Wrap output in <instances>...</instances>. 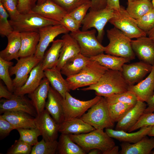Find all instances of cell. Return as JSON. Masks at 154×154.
I'll use <instances>...</instances> for the list:
<instances>
[{
	"mask_svg": "<svg viewBox=\"0 0 154 154\" xmlns=\"http://www.w3.org/2000/svg\"><path fill=\"white\" fill-rule=\"evenodd\" d=\"M105 98L108 104L121 102L135 105L138 100L134 93L129 90Z\"/></svg>",
	"mask_w": 154,
	"mask_h": 154,
	"instance_id": "cell-38",
	"label": "cell"
},
{
	"mask_svg": "<svg viewBox=\"0 0 154 154\" xmlns=\"http://www.w3.org/2000/svg\"><path fill=\"white\" fill-rule=\"evenodd\" d=\"M14 31L19 33L24 32H38L44 27L60 24L59 22L48 19L31 11L21 14L14 20H9Z\"/></svg>",
	"mask_w": 154,
	"mask_h": 154,
	"instance_id": "cell-6",
	"label": "cell"
},
{
	"mask_svg": "<svg viewBox=\"0 0 154 154\" xmlns=\"http://www.w3.org/2000/svg\"><path fill=\"white\" fill-rule=\"evenodd\" d=\"M152 65L142 61L124 64L121 71L124 78L129 86L141 81L151 71Z\"/></svg>",
	"mask_w": 154,
	"mask_h": 154,
	"instance_id": "cell-14",
	"label": "cell"
},
{
	"mask_svg": "<svg viewBox=\"0 0 154 154\" xmlns=\"http://www.w3.org/2000/svg\"><path fill=\"white\" fill-rule=\"evenodd\" d=\"M146 107L145 102L138 100L134 106L117 122L115 129L128 131L144 114Z\"/></svg>",
	"mask_w": 154,
	"mask_h": 154,
	"instance_id": "cell-19",
	"label": "cell"
},
{
	"mask_svg": "<svg viewBox=\"0 0 154 154\" xmlns=\"http://www.w3.org/2000/svg\"><path fill=\"white\" fill-rule=\"evenodd\" d=\"M46 0H35L37 5H39L44 2Z\"/></svg>",
	"mask_w": 154,
	"mask_h": 154,
	"instance_id": "cell-59",
	"label": "cell"
},
{
	"mask_svg": "<svg viewBox=\"0 0 154 154\" xmlns=\"http://www.w3.org/2000/svg\"><path fill=\"white\" fill-rule=\"evenodd\" d=\"M16 129L19 134L20 137L19 139L32 146L37 143L38 136L41 135L40 131L37 128H19Z\"/></svg>",
	"mask_w": 154,
	"mask_h": 154,
	"instance_id": "cell-39",
	"label": "cell"
},
{
	"mask_svg": "<svg viewBox=\"0 0 154 154\" xmlns=\"http://www.w3.org/2000/svg\"><path fill=\"white\" fill-rule=\"evenodd\" d=\"M80 118L96 129L113 128L115 125L109 113L107 102L103 97Z\"/></svg>",
	"mask_w": 154,
	"mask_h": 154,
	"instance_id": "cell-5",
	"label": "cell"
},
{
	"mask_svg": "<svg viewBox=\"0 0 154 154\" xmlns=\"http://www.w3.org/2000/svg\"><path fill=\"white\" fill-rule=\"evenodd\" d=\"M91 6V1L86 2L80 6L69 14L81 25L88 10Z\"/></svg>",
	"mask_w": 154,
	"mask_h": 154,
	"instance_id": "cell-46",
	"label": "cell"
},
{
	"mask_svg": "<svg viewBox=\"0 0 154 154\" xmlns=\"http://www.w3.org/2000/svg\"><path fill=\"white\" fill-rule=\"evenodd\" d=\"M69 14L82 4L91 0H51Z\"/></svg>",
	"mask_w": 154,
	"mask_h": 154,
	"instance_id": "cell-44",
	"label": "cell"
},
{
	"mask_svg": "<svg viewBox=\"0 0 154 154\" xmlns=\"http://www.w3.org/2000/svg\"><path fill=\"white\" fill-rule=\"evenodd\" d=\"M58 145L57 140L46 141L42 138L33 146L31 154H56Z\"/></svg>",
	"mask_w": 154,
	"mask_h": 154,
	"instance_id": "cell-37",
	"label": "cell"
},
{
	"mask_svg": "<svg viewBox=\"0 0 154 154\" xmlns=\"http://www.w3.org/2000/svg\"><path fill=\"white\" fill-rule=\"evenodd\" d=\"M41 61L32 70L24 84L15 90L13 92L15 94L24 96L27 94H30L39 86L42 79L45 76Z\"/></svg>",
	"mask_w": 154,
	"mask_h": 154,
	"instance_id": "cell-21",
	"label": "cell"
},
{
	"mask_svg": "<svg viewBox=\"0 0 154 154\" xmlns=\"http://www.w3.org/2000/svg\"><path fill=\"white\" fill-rule=\"evenodd\" d=\"M9 111L22 112L35 117L37 115L31 101L28 100L24 96L15 94L10 99L0 100V114Z\"/></svg>",
	"mask_w": 154,
	"mask_h": 154,
	"instance_id": "cell-15",
	"label": "cell"
},
{
	"mask_svg": "<svg viewBox=\"0 0 154 154\" xmlns=\"http://www.w3.org/2000/svg\"><path fill=\"white\" fill-rule=\"evenodd\" d=\"M154 125V113L143 114L138 121L127 132H132L145 126Z\"/></svg>",
	"mask_w": 154,
	"mask_h": 154,
	"instance_id": "cell-45",
	"label": "cell"
},
{
	"mask_svg": "<svg viewBox=\"0 0 154 154\" xmlns=\"http://www.w3.org/2000/svg\"><path fill=\"white\" fill-rule=\"evenodd\" d=\"M114 11V16L109 22L114 27L131 39L146 36L147 34L137 26L136 19L132 17L123 7L121 6L119 9Z\"/></svg>",
	"mask_w": 154,
	"mask_h": 154,
	"instance_id": "cell-8",
	"label": "cell"
},
{
	"mask_svg": "<svg viewBox=\"0 0 154 154\" xmlns=\"http://www.w3.org/2000/svg\"><path fill=\"white\" fill-rule=\"evenodd\" d=\"M107 0H91V6L89 10L98 11L106 8Z\"/></svg>",
	"mask_w": 154,
	"mask_h": 154,
	"instance_id": "cell-51",
	"label": "cell"
},
{
	"mask_svg": "<svg viewBox=\"0 0 154 154\" xmlns=\"http://www.w3.org/2000/svg\"><path fill=\"white\" fill-rule=\"evenodd\" d=\"M88 154H102V152L99 149H95L90 150L88 152Z\"/></svg>",
	"mask_w": 154,
	"mask_h": 154,
	"instance_id": "cell-56",
	"label": "cell"
},
{
	"mask_svg": "<svg viewBox=\"0 0 154 154\" xmlns=\"http://www.w3.org/2000/svg\"><path fill=\"white\" fill-rule=\"evenodd\" d=\"M8 43L6 47L0 52V57L7 61L19 59L21 41L20 33L13 31L7 37Z\"/></svg>",
	"mask_w": 154,
	"mask_h": 154,
	"instance_id": "cell-29",
	"label": "cell"
},
{
	"mask_svg": "<svg viewBox=\"0 0 154 154\" xmlns=\"http://www.w3.org/2000/svg\"><path fill=\"white\" fill-rule=\"evenodd\" d=\"M129 86L121 71L108 69L96 84L80 90H94L96 96L106 97L127 91Z\"/></svg>",
	"mask_w": 154,
	"mask_h": 154,
	"instance_id": "cell-1",
	"label": "cell"
},
{
	"mask_svg": "<svg viewBox=\"0 0 154 154\" xmlns=\"http://www.w3.org/2000/svg\"><path fill=\"white\" fill-rule=\"evenodd\" d=\"M9 16L2 3L0 2V34L2 37H7L14 31L8 19Z\"/></svg>",
	"mask_w": 154,
	"mask_h": 154,
	"instance_id": "cell-41",
	"label": "cell"
},
{
	"mask_svg": "<svg viewBox=\"0 0 154 154\" xmlns=\"http://www.w3.org/2000/svg\"><path fill=\"white\" fill-rule=\"evenodd\" d=\"M19 58L15 65L9 69L10 76L15 75L13 80L15 90L24 84L32 70L42 60L34 55Z\"/></svg>",
	"mask_w": 154,
	"mask_h": 154,
	"instance_id": "cell-11",
	"label": "cell"
},
{
	"mask_svg": "<svg viewBox=\"0 0 154 154\" xmlns=\"http://www.w3.org/2000/svg\"><path fill=\"white\" fill-rule=\"evenodd\" d=\"M87 153L74 142L68 134L61 133L58 141L56 154H86Z\"/></svg>",
	"mask_w": 154,
	"mask_h": 154,
	"instance_id": "cell-34",
	"label": "cell"
},
{
	"mask_svg": "<svg viewBox=\"0 0 154 154\" xmlns=\"http://www.w3.org/2000/svg\"><path fill=\"white\" fill-rule=\"evenodd\" d=\"M148 135L151 137H154V125L152 126V127L149 132Z\"/></svg>",
	"mask_w": 154,
	"mask_h": 154,
	"instance_id": "cell-58",
	"label": "cell"
},
{
	"mask_svg": "<svg viewBox=\"0 0 154 154\" xmlns=\"http://www.w3.org/2000/svg\"><path fill=\"white\" fill-rule=\"evenodd\" d=\"M69 32L60 24L46 26L40 28L38 31L39 40L34 56L42 60L46 50L54 39L60 34Z\"/></svg>",
	"mask_w": 154,
	"mask_h": 154,
	"instance_id": "cell-12",
	"label": "cell"
},
{
	"mask_svg": "<svg viewBox=\"0 0 154 154\" xmlns=\"http://www.w3.org/2000/svg\"><path fill=\"white\" fill-rule=\"evenodd\" d=\"M32 146L19 140H16L7 151V154H31Z\"/></svg>",
	"mask_w": 154,
	"mask_h": 154,
	"instance_id": "cell-43",
	"label": "cell"
},
{
	"mask_svg": "<svg viewBox=\"0 0 154 154\" xmlns=\"http://www.w3.org/2000/svg\"><path fill=\"white\" fill-rule=\"evenodd\" d=\"M95 29L90 30H80L70 33L76 40L80 48V53L86 57L92 56L104 53L105 47L98 40Z\"/></svg>",
	"mask_w": 154,
	"mask_h": 154,
	"instance_id": "cell-7",
	"label": "cell"
},
{
	"mask_svg": "<svg viewBox=\"0 0 154 154\" xmlns=\"http://www.w3.org/2000/svg\"><path fill=\"white\" fill-rule=\"evenodd\" d=\"M114 14V10L106 8L98 11L89 10L82 22V30L95 29L98 32L97 38L101 43L104 35V27Z\"/></svg>",
	"mask_w": 154,
	"mask_h": 154,
	"instance_id": "cell-9",
	"label": "cell"
},
{
	"mask_svg": "<svg viewBox=\"0 0 154 154\" xmlns=\"http://www.w3.org/2000/svg\"><path fill=\"white\" fill-rule=\"evenodd\" d=\"M63 42L62 39L54 40L52 42L51 47L41 61L44 70L46 69L56 68Z\"/></svg>",
	"mask_w": 154,
	"mask_h": 154,
	"instance_id": "cell-32",
	"label": "cell"
},
{
	"mask_svg": "<svg viewBox=\"0 0 154 154\" xmlns=\"http://www.w3.org/2000/svg\"><path fill=\"white\" fill-rule=\"evenodd\" d=\"M13 64V62L0 57V78L5 83L7 89L12 93H13L15 89L13 80L10 77L9 69Z\"/></svg>",
	"mask_w": 154,
	"mask_h": 154,
	"instance_id": "cell-40",
	"label": "cell"
},
{
	"mask_svg": "<svg viewBox=\"0 0 154 154\" xmlns=\"http://www.w3.org/2000/svg\"><path fill=\"white\" fill-rule=\"evenodd\" d=\"M15 96L14 93L10 92L3 86L2 84L0 83V98H4L6 99H10Z\"/></svg>",
	"mask_w": 154,
	"mask_h": 154,
	"instance_id": "cell-52",
	"label": "cell"
},
{
	"mask_svg": "<svg viewBox=\"0 0 154 154\" xmlns=\"http://www.w3.org/2000/svg\"><path fill=\"white\" fill-rule=\"evenodd\" d=\"M147 107L144 114L152 113L154 112V89L152 96L146 102Z\"/></svg>",
	"mask_w": 154,
	"mask_h": 154,
	"instance_id": "cell-53",
	"label": "cell"
},
{
	"mask_svg": "<svg viewBox=\"0 0 154 154\" xmlns=\"http://www.w3.org/2000/svg\"><path fill=\"white\" fill-rule=\"evenodd\" d=\"M108 69L97 62L91 60L86 66L80 73L67 77L66 79L70 90L94 84Z\"/></svg>",
	"mask_w": 154,
	"mask_h": 154,
	"instance_id": "cell-4",
	"label": "cell"
},
{
	"mask_svg": "<svg viewBox=\"0 0 154 154\" xmlns=\"http://www.w3.org/2000/svg\"><path fill=\"white\" fill-rule=\"evenodd\" d=\"M50 82L45 77L41 81L38 87L28 96L38 115L44 110L50 85Z\"/></svg>",
	"mask_w": 154,
	"mask_h": 154,
	"instance_id": "cell-26",
	"label": "cell"
},
{
	"mask_svg": "<svg viewBox=\"0 0 154 154\" xmlns=\"http://www.w3.org/2000/svg\"><path fill=\"white\" fill-rule=\"evenodd\" d=\"M109 43L105 47L106 54L126 58L129 60L135 58L131 46V39L115 27L107 31Z\"/></svg>",
	"mask_w": 154,
	"mask_h": 154,
	"instance_id": "cell-3",
	"label": "cell"
},
{
	"mask_svg": "<svg viewBox=\"0 0 154 154\" xmlns=\"http://www.w3.org/2000/svg\"><path fill=\"white\" fill-rule=\"evenodd\" d=\"M154 89V64L151 71L144 80L136 85L129 86L128 90L132 92L138 100L146 102L152 96Z\"/></svg>",
	"mask_w": 154,
	"mask_h": 154,
	"instance_id": "cell-22",
	"label": "cell"
},
{
	"mask_svg": "<svg viewBox=\"0 0 154 154\" xmlns=\"http://www.w3.org/2000/svg\"><path fill=\"white\" fill-rule=\"evenodd\" d=\"M151 1L152 4L153 8L154 9V0H151Z\"/></svg>",
	"mask_w": 154,
	"mask_h": 154,
	"instance_id": "cell-60",
	"label": "cell"
},
{
	"mask_svg": "<svg viewBox=\"0 0 154 154\" xmlns=\"http://www.w3.org/2000/svg\"><path fill=\"white\" fill-rule=\"evenodd\" d=\"M102 97L96 96L90 100L82 101L73 97L69 92H67L63 101L64 120L80 118L92 106L98 102Z\"/></svg>",
	"mask_w": 154,
	"mask_h": 154,
	"instance_id": "cell-10",
	"label": "cell"
},
{
	"mask_svg": "<svg viewBox=\"0 0 154 154\" xmlns=\"http://www.w3.org/2000/svg\"><path fill=\"white\" fill-rule=\"evenodd\" d=\"M60 23L71 33L75 32L79 30L81 25L68 14L62 19Z\"/></svg>",
	"mask_w": 154,
	"mask_h": 154,
	"instance_id": "cell-48",
	"label": "cell"
},
{
	"mask_svg": "<svg viewBox=\"0 0 154 154\" xmlns=\"http://www.w3.org/2000/svg\"><path fill=\"white\" fill-rule=\"evenodd\" d=\"M63 44L56 68L61 69L69 59L80 53V46L76 40L68 33L64 34L62 38Z\"/></svg>",
	"mask_w": 154,
	"mask_h": 154,
	"instance_id": "cell-20",
	"label": "cell"
},
{
	"mask_svg": "<svg viewBox=\"0 0 154 154\" xmlns=\"http://www.w3.org/2000/svg\"><path fill=\"white\" fill-rule=\"evenodd\" d=\"M68 135L70 139L86 153L97 149L101 151L102 154H105L115 146L112 138L102 129H95L86 133Z\"/></svg>",
	"mask_w": 154,
	"mask_h": 154,
	"instance_id": "cell-2",
	"label": "cell"
},
{
	"mask_svg": "<svg viewBox=\"0 0 154 154\" xmlns=\"http://www.w3.org/2000/svg\"><path fill=\"white\" fill-rule=\"evenodd\" d=\"M134 0H127L128 1V2H130L131 1H132Z\"/></svg>",
	"mask_w": 154,
	"mask_h": 154,
	"instance_id": "cell-61",
	"label": "cell"
},
{
	"mask_svg": "<svg viewBox=\"0 0 154 154\" xmlns=\"http://www.w3.org/2000/svg\"><path fill=\"white\" fill-rule=\"evenodd\" d=\"M3 0H0V2L2 3L3 2Z\"/></svg>",
	"mask_w": 154,
	"mask_h": 154,
	"instance_id": "cell-62",
	"label": "cell"
},
{
	"mask_svg": "<svg viewBox=\"0 0 154 154\" xmlns=\"http://www.w3.org/2000/svg\"><path fill=\"white\" fill-rule=\"evenodd\" d=\"M1 3L8 13L10 20H14L18 18L20 14L17 8L18 0H3Z\"/></svg>",
	"mask_w": 154,
	"mask_h": 154,
	"instance_id": "cell-47",
	"label": "cell"
},
{
	"mask_svg": "<svg viewBox=\"0 0 154 154\" xmlns=\"http://www.w3.org/2000/svg\"><path fill=\"white\" fill-rule=\"evenodd\" d=\"M31 11L60 23L68 14L64 9L51 0H46L42 4H36Z\"/></svg>",
	"mask_w": 154,
	"mask_h": 154,
	"instance_id": "cell-18",
	"label": "cell"
},
{
	"mask_svg": "<svg viewBox=\"0 0 154 154\" xmlns=\"http://www.w3.org/2000/svg\"><path fill=\"white\" fill-rule=\"evenodd\" d=\"M96 129L80 118L64 120L59 124V132L67 134L89 133Z\"/></svg>",
	"mask_w": 154,
	"mask_h": 154,
	"instance_id": "cell-27",
	"label": "cell"
},
{
	"mask_svg": "<svg viewBox=\"0 0 154 154\" xmlns=\"http://www.w3.org/2000/svg\"><path fill=\"white\" fill-rule=\"evenodd\" d=\"M149 1H151V0H148Z\"/></svg>",
	"mask_w": 154,
	"mask_h": 154,
	"instance_id": "cell-64",
	"label": "cell"
},
{
	"mask_svg": "<svg viewBox=\"0 0 154 154\" xmlns=\"http://www.w3.org/2000/svg\"><path fill=\"white\" fill-rule=\"evenodd\" d=\"M91 59L79 53L68 60L60 70L67 77L77 74L87 65Z\"/></svg>",
	"mask_w": 154,
	"mask_h": 154,
	"instance_id": "cell-30",
	"label": "cell"
},
{
	"mask_svg": "<svg viewBox=\"0 0 154 154\" xmlns=\"http://www.w3.org/2000/svg\"><path fill=\"white\" fill-rule=\"evenodd\" d=\"M20 33L21 46L19 53V58L34 55L39 40V32L28 31Z\"/></svg>",
	"mask_w": 154,
	"mask_h": 154,
	"instance_id": "cell-25",
	"label": "cell"
},
{
	"mask_svg": "<svg viewBox=\"0 0 154 154\" xmlns=\"http://www.w3.org/2000/svg\"><path fill=\"white\" fill-rule=\"evenodd\" d=\"M153 9V6L151 1L148 0H134L128 2L126 10L132 17L136 19Z\"/></svg>",
	"mask_w": 154,
	"mask_h": 154,
	"instance_id": "cell-35",
	"label": "cell"
},
{
	"mask_svg": "<svg viewBox=\"0 0 154 154\" xmlns=\"http://www.w3.org/2000/svg\"><path fill=\"white\" fill-rule=\"evenodd\" d=\"M152 126H145L135 132H127L123 131L114 130L113 128L105 129V131L111 137L119 141L135 143L144 137L148 135Z\"/></svg>",
	"mask_w": 154,
	"mask_h": 154,
	"instance_id": "cell-23",
	"label": "cell"
},
{
	"mask_svg": "<svg viewBox=\"0 0 154 154\" xmlns=\"http://www.w3.org/2000/svg\"><path fill=\"white\" fill-rule=\"evenodd\" d=\"M119 0H107V6L106 8L117 11L121 7Z\"/></svg>",
	"mask_w": 154,
	"mask_h": 154,
	"instance_id": "cell-54",
	"label": "cell"
},
{
	"mask_svg": "<svg viewBox=\"0 0 154 154\" xmlns=\"http://www.w3.org/2000/svg\"><path fill=\"white\" fill-rule=\"evenodd\" d=\"M36 2L35 0H18V10L21 14L29 13L36 5Z\"/></svg>",
	"mask_w": 154,
	"mask_h": 154,
	"instance_id": "cell-50",
	"label": "cell"
},
{
	"mask_svg": "<svg viewBox=\"0 0 154 154\" xmlns=\"http://www.w3.org/2000/svg\"><path fill=\"white\" fill-rule=\"evenodd\" d=\"M148 37L154 42V27L147 33Z\"/></svg>",
	"mask_w": 154,
	"mask_h": 154,
	"instance_id": "cell-57",
	"label": "cell"
},
{
	"mask_svg": "<svg viewBox=\"0 0 154 154\" xmlns=\"http://www.w3.org/2000/svg\"><path fill=\"white\" fill-rule=\"evenodd\" d=\"M134 106L121 102L108 104L110 116L115 123L119 121Z\"/></svg>",
	"mask_w": 154,
	"mask_h": 154,
	"instance_id": "cell-36",
	"label": "cell"
},
{
	"mask_svg": "<svg viewBox=\"0 0 154 154\" xmlns=\"http://www.w3.org/2000/svg\"><path fill=\"white\" fill-rule=\"evenodd\" d=\"M1 116L17 128H37L35 118L25 112L20 111L7 112L3 113Z\"/></svg>",
	"mask_w": 154,
	"mask_h": 154,
	"instance_id": "cell-28",
	"label": "cell"
},
{
	"mask_svg": "<svg viewBox=\"0 0 154 154\" xmlns=\"http://www.w3.org/2000/svg\"><path fill=\"white\" fill-rule=\"evenodd\" d=\"M35 119L36 127L45 141L57 140L59 132V124L46 109L37 115Z\"/></svg>",
	"mask_w": 154,
	"mask_h": 154,
	"instance_id": "cell-13",
	"label": "cell"
},
{
	"mask_svg": "<svg viewBox=\"0 0 154 154\" xmlns=\"http://www.w3.org/2000/svg\"><path fill=\"white\" fill-rule=\"evenodd\" d=\"M131 43L133 51L140 61L154 64V42L150 38L141 37L131 40Z\"/></svg>",
	"mask_w": 154,
	"mask_h": 154,
	"instance_id": "cell-16",
	"label": "cell"
},
{
	"mask_svg": "<svg viewBox=\"0 0 154 154\" xmlns=\"http://www.w3.org/2000/svg\"><path fill=\"white\" fill-rule=\"evenodd\" d=\"M120 154H149L154 148V137L147 136L133 143L122 142L120 145Z\"/></svg>",
	"mask_w": 154,
	"mask_h": 154,
	"instance_id": "cell-24",
	"label": "cell"
},
{
	"mask_svg": "<svg viewBox=\"0 0 154 154\" xmlns=\"http://www.w3.org/2000/svg\"><path fill=\"white\" fill-rule=\"evenodd\" d=\"M90 58L97 62L108 69L120 71L122 70L123 65L130 61L126 58L104 53Z\"/></svg>",
	"mask_w": 154,
	"mask_h": 154,
	"instance_id": "cell-33",
	"label": "cell"
},
{
	"mask_svg": "<svg viewBox=\"0 0 154 154\" xmlns=\"http://www.w3.org/2000/svg\"><path fill=\"white\" fill-rule=\"evenodd\" d=\"M17 127L0 116V137L3 139L8 136L11 131Z\"/></svg>",
	"mask_w": 154,
	"mask_h": 154,
	"instance_id": "cell-49",
	"label": "cell"
},
{
	"mask_svg": "<svg viewBox=\"0 0 154 154\" xmlns=\"http://www.w3.org/2000/svg\"><path fill=\"white\" fill-rule=\"evenodd\" d=\"M119 147L118 146H115L110 150L106 152L105 154H119Z\"/></svg>",
	"mask_w": 154,
	"mask_h": 154,
	"instance_id": "cell-55",
	"label": "cell"
},
{
	"mask_svg": "<svg viewBox=\"0 0 154 154\" xmlns=\"http://www.w3.org/2000/svg\"><path fill=\"white\" fill-rule=\"evenodd\" d=\"M44 74L51 86L64 99L66 93L70 90L67 81L62 76L60 71L56 68L48 69L44 70Z\"/></svg>",
	"mask_w": 154,
	"mask_h": 154,
	"instance_id": "cell-31",
	"label": "cell"
},
{
	"mask_svg": "<svg viewBox=\"0 0 154 154\" xmlns=\"http://www.w3.org/2000/svg\"><path fill=\"white\" fill-rule=\"evenodd\" d=\"M153 154H154V152L153 153Z\"/></svg>",
	"mask_w": 154,
	"mask_h": 154,
	"instance_id": "cell-63",
	"label": "cell"
},
{
	"mask_svg": "<svg viewBox=\"0 0 154 154\" xmlns=\"http://www.w3.org/2000/svg\"><path fill=\"white\" fill-rule=\"evenodd\" d=\"M139 27L147 34L154 27V9L136 19Z\"/></svg>",
	"mask_w": 154,
	"mask_h": 154,
	"instance_id": "cell-42",
	"label": "cell"
},
{
	"mask_svg": "<svg viewBox=\"0 0 154 154\" xmlns=\"http://www.w3.org/2000/svg\"><path fill=\"white\" fill-rule=\"evenodd\" d=\"M64 98L50 86L45 108L58 124L64 120L63 101Z\"/></svg>",
	"mask_w": 154,
	"mask_h": 154,
	"instance_id": "cell-17",
	"label": "cell"
}]
</instances>
